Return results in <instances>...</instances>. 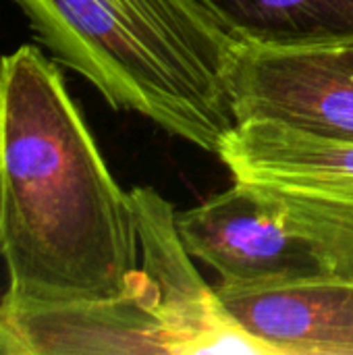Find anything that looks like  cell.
Wrapping results in <instances>:
<instances>
[{
  "label": "cell",
  "mask_w": 353,
  "mask_h": 355,
  "mask_svg": "<svg viewBox=\"0 0 353 355\" xmlns=\"http://www.w3.org/2000/svg\"><path fill=\"white\" fill-rule=\"evenodd\" d=\"M0 260L4 297L42 304L119 295L139 268L131 196L33 44L0 56Z\"/></svg>",
  "instance_id": "1"
},
{
  "label": "cell",
  "mask_w": 353,
  "mask_h": 355,
  "mask_svg": "<svg viewBox=\"0 0 353 355\" xmlns=\"http://www.w3.org/2000/svg\"><path fill=\"white\" fill-rule=\"evenodd\" d=\"M56 62L114 110L216 154L235 127L229 75L241 44L198 0H15Z\"/></svg>",
  "instance_id": "2"
},
{
  "label": "cell",
  "mask_w": 353,
  "mask_h": 355,
  "mask_svg": "<svg viewBox=\"0 0 353 355\" xmlns=\"http://www.w3.org/2000/svg\"><path fill=\"white\" fill-rule=\"evenodd\" d=\"M233 183L310 241L327 275L353 281V144L285 125H235L216 148Z\"/></svg>",
  "instance_id": "3"
},
{
  "label": "cell",
  "mask_w": 353,
  "mask_h": 355,
  "mask_svg": "<svg viewBox=\"0 0 353 355\" xmlns=\"http://www.w3.org/2000/svg\"><path fill=\"white\" fill-rule=\"evenodd\" d=\"M2 355H173L158 297L137 268L131 285L112 297L75 302L0 300Z\"/></svg>",
  "instance_id": "4"
},
{
  "label": "cell",
  "mask_w": 353,
  "mask_h": 355,
  "mask_svg": "<svg viewBox=\"0 0 353 355\" xmlns=\"http://www.w3.org/2000/svg\"><path fill=\"white\" fill-rule=\"evenodd\" d=\"M235 125L268 121L353 144V73L331 48L243 46L229 75Z\"/></svg>",
  "instance_id": "5"
},
{
  "label": "cell",
  "mask_w": 353,
  "mask_h": 355,
  "mask_svg": "<svg viewBox=\"0 0 353 355\" xmlns=\"http://www.w3.org/2000/svg\"><path fill=\"white\" fill-rule=\"evenodd\" d=\"M177 231L189 256L218 275L221 287H270L327 275L310 241L237 183L177 212Z\"/></svg>",
  "instance_id": "6"
},
{
  "label": "cell",
  "mask_w": 353,
  "mask_h": 355,
  "mask_svg": "<svg viewBox=\"0 0 353 355\" xmlns=\"http://www.w3.org/2000/svg\"><path fill=\"white\" fill-rule=\"evenodd\" d=\"M139 243V268L152 283L173 355L260 354L266 349L223 310L177 231L175 208L152 187L129 191Z\"/></svg>",
  "instance_id": "7"
},
{
  "label": "cell",
  "mask_w": 353,
  "mask_h": 355,
  "mask_svg": "<svg viewBox=\"0 0 353 355\" xmlns=\"http://www.w3.org/2000/svg\"><path fill=\"white\" fill-rule=\"evenodd\" d=\"M227 316L266 355H353V281L318 275L302 281L214 287Z\"/></svg>",
  "instance_id": "8"
},
{
  "label": "cell",
  "mask_w": 353,
  "mask_h": 355,
  "mask_svg": "<svg viewBox=\"0 0 353 355\" xmlns=\"http://www.w3.org/2000/svg\"><path fill=\"white\" fill-rule=\"evenodd\" d=\"M239 44L312 50L353 46V0H198Z\"/></svg>",
  "instance_id": "9"
},
{
  "label": "cell",
  "mask_w": 353,
  "mask_h": 355,
  "mask_svg": "<svg viewBox=\"0 0 353 355\" xmlns=\"http://www.w3.org/2000/svg\"><path fill=\"white\" fill-rule=\"evenodd\" d=\"M335 52V56L350 69L353 73V46H345V48H331Z\"/></svg>",
  "instance_id": "10"
}]
</instances>
